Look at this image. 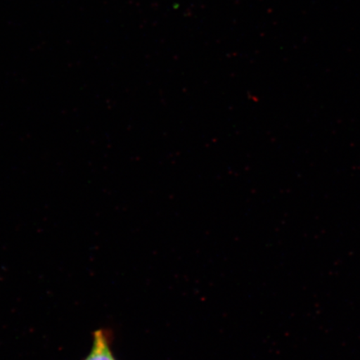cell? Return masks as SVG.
Here are the masks:
<instances>
[{
	"instance_id": "1",
	"label": "cell",
	"mask_w": 360,
	"mask_h": 360,
	"mask_svg": "<svg viewBox=\"0 0 360 360\" xmlns=\"http://www.w3.org/2000/svg\"><path fill=\"white\" fill-rule=\"evenodd\" d=\"M112 333L109 328L94 332L91 349L83 360H117L112 350Z\"/></svg>"
}]
</instances>
